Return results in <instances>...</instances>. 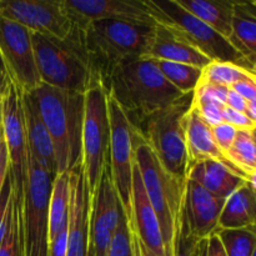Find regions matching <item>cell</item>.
<instances>
[{
  "mask_svg": "<svg viewBox=\"0 0 256 256\" xmlns=\"http://www.w3.org/2000/svg\"><path fill=\"white\" fill-rule=\"evenodd\" d=\"M105 88L134 126L185 95L162 76L154 62L146 59L126 60L115 65L108 75Z\"/></svg>",
  "mask_w": 256,
  "mask_h": 256,
  "instance_id": "cell-1",
  "label": "cell"
},
{
  "mask_svg": "<svg viewBox=\"0 0 256 256\" xmlns=\"http://www.w3.org/2000/svg\"><path fill=\"white\" fill-rule=\"evenodd\" d=\"M30 94L52 139L56 174L70 172L82 160V130L85 94L58 89L44 82Z\"/></svg>",
  "mask_w": 256,
  "mask_h": 256,
  "instance_id": "cell-2",
  "label": "cell"
},
{
  "mask_svg": "<svg viewBox=\"0 0 256 256\" xmlns=\"http://www.w3.org/2000/svg\"><path fill=\"white\" fill-rule=\"evenodd\" d=\"M154 26L120 20H99L88 24L82 32L89 55L90 76L96 75L105 85L115 65L144 58L152 44Z\"/></svg>",
  "mask_w": 256,
  "mask_h": 256,
  "instance_id": "cell-3",
  "label": "cell"
},
{
  "mask_svg": "<svg viewBox=\"0 0 256 256\" xmlns=\"http://www.w3.org/2000/svg\"><path fill=\"white\" fill-rule=\"evenodd\" d=\"M32 42L42 82L85 94L90 82V62L82 29L72 25L64 39L32 32Z\"/></svg>",
  "mask_w": 256,
  "mask_h": 256,
  "instance_id": "cell-4",
  "label": "cell"
},
{
  "mask_svg": "<svg viewBox=\"0 0 256 256\" xmlns=\"http://www.w3.org/2000/svg\"><path fill=\"white\" fill-rule=\"evenodd\" d=\"M134 162L159 222L165 255L174 256V242L182 220L185 184L165 170L142 136L135 148Z\"/></svg>",
  "mask_w": 256,
  "mask_h": 256,
  "instance_id": "cell-5",
  "label": "cell"
},
{
  "mask_svg": "<svg viewBox=\"0 0 256 256\" xmlns=\"http://www.w3.org/2000/svg\"><path fill=\"white\" fill-rule=\"evenodd\" d=\"M192 92L185 94L169 106L145 116L135 126L165 170L184 184L189 166L184 118L192 106Z\"/></svg>",
  "mask_w": 256,
  "mask_h": 256,
  "instance_id": "cell-6",
  "label": "cell"
},
{
  "mask_svg": "<svg viewBox=\"0 0 256 256\" xmlns=\"http://www.w3.org/2000/svg\"><path fill=\"white\" fill-rule=\"evenodd\" d=\"M110 122L108 92L102 80L90 76L85 92L84 119L82 130V154L90 198L96 189L102 172L109 165Z\"/></svg>",
  "mask_w": 256,
  "mask_h": 256,
  "instance_id": "cell-7",
  "label": "cell"
},
{
  "mask_svg": "<svg viewBox=\"0 0 256 256\" xmlns=\"http://www.w3.org/2000/svg\"><path fill=\"white\" fill-rule=\"evenodd\" d=\"M152 2L162 14V22L169 24L182 39L199 50L210 62H232L255 72V64L238 52L229 39L220 35L188 10L182 9L175 0Z\"/></svg>",
  "mask_w": 256,
  "mask_h": 256,
  "instance_id": "cell-8",
  "label": "cell"
},
{
  "mask_svg": "<svg viewBox=\"0 0 256 256\" xmlns=\"http://www.w3.org/2000/svg\"><path fill=\"white\" fill-rule=\"evenodd\" d=\"M54 178L29 152V172L22 220L24 256H48L49 252V202Z\"/></svg>",
  "mask_w": 256,
  "mask_h": 256,
  "instance_id": "cell-9",
  "label": "cell"
},
{
  "mask_svg": "<svg viewBox=\"0 0 256 256\" xmlns=\"http://www.w3.org/2000/svg\"><path fill=\"white\" fill-rule=\"evenodd\" d=\"M2 132L9 162V179L22 230L25 190L29 172V148L22 119V92L10 82L2 96Z\"/></svg>",
  "mask_w": 256,
  "mask_h": 256,
  "instance_id": "cell-10",
  "label": "cell"
},
{
  "mask_svg": "<svg viewBox=\"0 0 256 256\" xmlns=\"http://www.w3.org/2000/svg\"><path fill=\"white\" fill-rule=\"evenodd\" d=\"M110 122L109 165L112 182L128 222L132 219V184L135 148L140 140L139 130L134 126L116 102L108 94Z\"/></svg>",
  "mask_w": 256,
  "mask_h": 256,
  "instance_id": "cell-11",
  "label": "cell"
},
{
  "mask_svg": "<svg viewBox=\"0 0 256 256\" xmlns=\"http://www.w3.org/2000/svg\"><path fill=\"white\" fill-rule=\"evenodd\" d=\"M0 59L9 82L20 92H32L40 84L32 32L0 16Z\"/></svg>",
  "mask_w": 256,
  "mask_h": 256,
  "instance_id": "cell-12",
  "label": "cell"
},
{
  "mask_svg": "<svg viewBox=\"0 0 256 256\" xmlns=\"http://www.w3.org/2000/svg\"><path fill=\"white\" fill-rule=\"evenodd\" d=\"M72 25L84 30L99 20H120L155 25L162 15L152 0H62Z\"/></svg>",
  "mask_w": 256,
  "mask_h": 256,
  "instance_id": "cell-13",
  "label": "cell"
},
{
  "mask_svg": "<svg viewBox=\"0 0 256 256\" xmlns=\"http://www.w3.org/2000/svg\"><path fill=\"white\" fill-rule=\"evenodd\" d=\"M0 16L58 39L66 38L72 28L62 0H0Z\"/></svg>",
  "mask_w": 256,
  "mask_h": 256,
  "instance_id": "cell-14",
  "label": "cell"
},
{
  "mask_svg": "<svg viewBox=\"0 0 256 256\" xmlns=\"http://www.w3.org/2000/svg\"><path fill=\"white\" fill-rule=\"evenodd\" d=\"M122 212H124L112 182L110 165H108L102 172L96 189L90 198L89 246L94 249L96 256H106Z\"/></svg>",
  "mask_w": 256,
  "mask_h": 256,
  "instance_id": "cell-15",
  "label": "cell"
},
{
  "mask_svg": "<svg viewBox=\"0 0 256 256\" xmlns=\"http://www.w3.org/2000/svg\"><path fill=\"white\" fill-rule=\"evenodd\" d=\"M90 192L82 160L70 170L66 256H86L89 248Z\"/></svg>",
  "mask_w": 256,
  "mask_h": 256,
  "instance_id": "cell-16",
  "label": "cell"
},
{
  "mask_svg": "<svg viewBox=\"0 0 256 256\" xmlns=\"http://www.w3.org/2000/svg\"><path fill=\"white\" fill-rule=\"evenodd\" d=\"M226 200L219 199L192 180L186 179L182 199V222L188 232L204 240L218 230L219 218Z\"/></svg>",
  "mask_w": 256,
  "mask_h": 256,
  "instance_id": "cell-17",
  "label": "cell"
},
{
  "mask_svg": "<svg viewBox=\"0 0 256 256\" xmlns=\"http://www.w3.org/2000/svg\"><path fill=\"white\" fill-rule=\"evenodd\" d=\"M140 244L155 256L165 255L159 222L145 192L136 164H132V219L128 222Z\"/></svg>",
  "mask_w": 256,
  "mask_h": 256,
  "instance_id": "cell-18",
  "label": "cell"
},
{
  "mask_svg": "<svg viewBox=\"0 0 256 256\" xmlns=\"http://www.w3.org/2000/svg\"><path fill=\"white\" fill-rule=\"evenodd\" d=\"M184 130L188 160H189L188 170H189L190 166L198 164V162L212 160V162H220L224 166H226L228 169H230L232 172L242 176L246 182H250L239 169H236L230 162L226 155L222 154V150L215 144L212 128L199 116V114L192 106H190L189 112H186L184 118ZM252 182H255V180H252Z\"/></svg>",
  "mask_w": 256,
  "mask_h": 256,
  "instance_id": "cell-19",
  "label": "cell"
},
{
  "mask_svg": "<svg viewBox=\"0 0 256 256\" xmlns=\"http://www.w3.org/2000/svg\"><path fill=\"white\" fill-rule=\"evenodd\" d=\"M142 59L182 62L200 69H204L210 62L205 55L182 39L169 24L164 22L155 24L152 44Z\"/></svg>",
  "mask_w": 256,
  "mask_h": 256,
  "instance_id": "cell-20",
  "label": "cell"
},
{
  "mask_svg": "<svg viewBox=\"0 0 256 256\" xmlns=\"http://www.w3.org/2000/svg\"><path fill=\"white\" fill-rule=\"evenodd\" d=\"M22 108L29 152L40 166L52 176H56V162L52 139L30 92H22Z\"/></svg>",
  "mask_w": 256,
  "mask_h": 256,
  "instance_id": "cell-21",
  "label": "cell"
},
{
  "mask_svg": "<svg viewBox=\"0 0 256 256\" xmlns=\"http://www.w3.org/2000/svg\"><path fill=\"white\" fill-rule=\"evenodd\" d=\"M188 179L199 184L214 196L224 200L246 182V180L226 166L212 160L198 162L190 166L188 170Z\"/></svg>",
  "mask_w": 256,
  "mask_h": 256,
  "instance_id": "cell-22",
  "label": "cell"
},
{
  "mask_svg": "<svg viewBox=\"0 0 256 256\" xmlns=\"http://www.w3.org/2000/svg\"><path fill=\"white\" fill-rule=\"evenodd\" d=\"M256 194L255 182H246L232 192L225 202L219 218L218 230H255Z\"/></svg>",
  "mask_w": 256,
  "mask_h": 256,
  "instance_id": "cell-23",
  "label": "cell"
},
{
  "mask_svg": "<svg viewBox=\"0 0 256 256\" xmlns=\"http://www.w3.org/2000/svg\"><path fill=\"white\" fill-rule=\"evenodd\" d=\"M229 42L250 62L256 58V4L255 2H232V35Z\"/></svg>",
  "mask_w": 256,
  "mask_h": 256,
  "instance_id": "cell-24",
  "label": "cell"
},
{
  "mask_svg": "<svg viewBox=\"0 0 256 256\" xmlns=\"http://www.w3.org/2000/svg\"><path fill=\"white\" fill-rule=\"evenodd\" d=\"M182 9L196 16L212 29L229 39L232 35V2H208V0H175Z\"/></svg>",
  "mask_w": 256,
  "mask_h": 256,
  "instance_id": "cell-25",
  "label": "cell"
},
{
  "mask_svg": "<svg viewBox=\"0 0 256 256\" xmlns=\"http://www.w3.org/2000/svg\"><path fill=\"white\" fill-rule=\"evenodd\" d=\"M70 204V172L56 174L49 202V242L68 226Z\"/></svg>",
  "mask_w": 256,
  "mask_h": 256,
  "instance_id": "cell-26",
  "label": "cell"
},
{
  "mask_svg": "<svg viewBox=\"0 0 256 256\" xmlns=\"http://www.w3.org/2000/svg\"><path fill=\"white\" fill-rule=\"evenodd\" d=\"M226 158L248 180L252 182L256 175L255 132H238L234 144L228 152Z\"/></svg>",
  "mask_w": 256,
  "mask_h": 256,
  "instance_id": "cell-27",
  "label": "cell"
},
{
  "mask_svg": "<svg viewBox=\"0 0 256 256\" xmlns=\"http://www.w3.org/2000/svg\"><path fill=\"white\" fill-rule=\"evenodd\" d=\"M156 65L162 76L182 94H189L195 90L202 78V69L182 62L152 60Z\"/></svg>",
  "mask_w": 256,
  "mask_h": 256,
  "instance_id": "cell-28",
  "label": "cell"
},
{
  "mask_svg": "<svg viewBox=\"0 0 256 256\" xmlns=\"http://www.w3.org/2000/svg\"><path fill=\"white\" fill-rule=\"evenodd\" d=\"M202 80L230 88L232 84L242 80H256L254 72L244 69L239 65L224 62H210L202 69Z\"/></svg>",
  "mask_w": 256,
  "mask_h": 256,
  "instance_id": "cell-29",
  "label": "cell"
},
{
  "mask_svg": "<svg viewBox=\"0 0 256 256\" xmlns=\"http://www.w3.org/2000/svg\"><path fill=\"white\" fill-rule=\"evenodd\" d=\"M216 234L226 256H254L256 254L255 230L219 229Z\"/></svg>",
  "mask_w": 256,
  "mask_h": 256,
  "instance_id": "cell-30",
  "label": "cell"
},
{
  "mask_svg": "<svg viewBox=\"0 0 256 256\" xmlns=\"http://www.w3.org/2000/svg\"><path fill=\"white\" fill-rule=\"evenodd\" d=\"M0 256H24L22 230L12 196L5 232L0 240Z\"/></svg>",
  "mask_w": 256,
  "mask_h": 256,
  "instance_id": "cell-31",
  "label": "cell"
},
{
  "mask_svg": "<svg viewBox=\"0 0 256 256\" xmlns=\"http://www.w3.org/2000/svg\"><path fill=\"white\" fill-rule=\"evenodd\" d=\"M106 256H134L132 230H130L124 212L120 216L119 225H118L116 230H115L114 235H112Z\"/></svg>",
  "mask_w": 256,
  "mask_h": 256,
  "instance_id": "cell-32",
  "label": "cell"
},
{
  "mask_svg": "<svg viewBox=\"0 0 256 256\" xmlns=\"http://www.w3.org/2000/svg\"><path fill=\"white\" fill-rule=\"evenodd\" d=\"M174 256H202V240L192 236L182 220L175 236Z\"/></svg>",
  "mask_w": 256,
  "mask_h": 256,
  "instance_id": "cell-33",
  "label": "cell"
},
{
  "mask_svg": "<svg viewBox=\"0 0 256 256\" xmlns=\"http://www.w3.org/2000/svg\"><path fill=\"white\" fill-rule=\"evenodd\" d=\"M212 138H214L215 144L218 145L222 152L224 155L228 154V152L230 150V148L234 144V140L236 138L238 130L235 128H232V125L225 124V122H222V124L216 125V126L212 128Z\"/></svg>",
  "mask_w": 256,
  "mask_h": 256,
  "instance_id": "cell-34",
  "label": "cell"
},
{
  "mask_svg": "<svg viewBox=\"0 0 256 256\" xmlns=\"http://www.w3.org/2000/svg\"><path fill=\"white\" fill-rule=\"evenodd\" d=\"M222 122L232 125L238 132H255V122L249 119L244 112H235L230 108L225 106L222 112Z\"/></svg>",
  "mask_w": 256,
  "mask_h": 256,
  "instance_id": "cell-35",
  "label": "cell"
},
{
  "mask_svg": "<svg viewBox=\"0 0 256 256\" xmlns=\"http://www.w3.org/2000/svg\"><path fill=\"white\" fill-rule=\"evenodd\" d=\"M12 185H10L9 172L5 179L4 186H2V192H0V240H2V235L5 232V228H6L8 216H9L10 205H12Z\"/></svg>",
  "mask_w": 256,
  "mask_h": 256,
  "instance_id": "cell-36",
  "label": "cell"
},
{
  "mask_svg": "<svg viewBox=\"0 0 256 256\" xmlns=\"http://www.w3.org/2000/svg\"><path fill=\"white\" fill-rule=\"evenodd\" d=\"M229 89L244 98L248 102H256V80H242L232 84Z\"/></svg>",
  "mask_w": 256,
  "mask_h": 256,
  "instance_id": "cell-37",
  "label": "cell"
},
{
  "mask_svg": "<svg viewBox=\"0 0 256 256\" xmlns=\"http://www.w3.org/2000/svg\"><path fill=\"white\" fill-rule=\"evenodd\" d=\"M202 256H226L216 232L202 240Z\"/></svg>",
  "mask_w": 256,
  "mask_h": 256,
  "instance_id": "cell-38",
  "label": "cell"
},
{
  "mask_svg": "<svg viewBox=\"0 0 256 256\" xmlns=\"http://www.w3.org/2000/svg\"><path fill=\"white\" fill-rule=\"evenodd\" d=\"M68 242V226L62 229L52 242H49V252L48 256H66Z\"/></svg>",
  "mask_w": 256,
  "mask_h": 256,
  "instance_id": "cell-39",
  "label": "cell"
},
{
  "mask_svg": "<svg viewBox=\"0 0 256 256\" xmlns=\"http://www.w3.org/2000/svg\"><path fill=\"white\" fill-rule=\"evenodd\" d=\"M225 105H226L228 108H230V109L235 110V112H244V114H245V112H246L248 102L244 99V98L240 96L239 94H236V92L229 89V92H228Z\"/></svg>",
  "mask_w": 256,
  "mask_h": 256,
  "instance_id": "cell-40",
  "label": "cell"
},
{
  "mask_svg": "<svg viewBox=\"0 0 256 256\" xmlns=\"http://www.w3.org/2000/svg\"><path fill=\"white\" fill-rule=\"evenodd\" d=\"M9 172V162H8V152L6 145H5L4 138L0 140V192L4 186L5 179Z\"/></svg>",
  "mask_w": 256,
  "mask_h": 256,
  "instance_id": "cell-41",
  "label": "cell"
},
{
  "mask_svg": "<svg viewBox=\"0 0 256 256\" xmlns=\"http://www.w3.org/2000/svg\"><path fill=\"white\" fill-rule=\"evenodd\" d=\"M10 82L9 78H8L6 72L4 69V65H2V59H0V98L4 96V94L6 92L8 86H9Z\"/></svg>",
  "mask_w": 256,
  "mask_h": 256,
  "instance_id": "cell-42",
  "label": "cell"
},
{
  "mask_svg": "<svg viewBox=\"0 0 256 256\" xmlns=\"http://www.w3.org/2000/svg\"><path fill=\"white\" fill-rule=\"evenodd\" d=\"M132 250H134V256H142L139 242H138L136 236H135V234L132 232Z\"/></svg>",
  "mask_w": 256,
  "mask_h": 256,
  "instance_id": "cell-43",
  "label": "cell"
},
{
  "mask_svg": "<svg viewBox=\"0 0 256 256\" xmlns=\"http://www.w3.org/2000/svg\"><path fill=\"white\" fill-rule=\"evenodd\" d=\"M4 138L2 132V98H0V140Z\"/></svg>",
  "mask_w": 256,
  "mask_h": 256,
  "instance_id": "cell-44",
  "label": "cell"
},
{
  "mask_svg": "<svg viewBox=\"0 0 256 256\" xmlns=\"http://www.w3.org/2000/svg\"><path fill=\"white\" fill-rule=\"evenodd\" d=\"M135 236H136V235H135ZM136 239H138V238H136ZM138 242H139V240H138ZM139 246H140V252H142V256H155V255H152V252H148V250L145 249V248L142 246V245L140 244V242H139Z\"/></svg>",
  "mask_w": 256,
  "mask_h": 256,
  "instance_id": "cell-45",
  "label": "cell"
},
{
  "mask_svg": "<svg viewBox=\"0 0 256 256\" xmlns=\"http://www.w3.org/2000/svg\"><path fill=\"white\" fill-rule=\"evenodd\" d=\"M86 256H96L95 255V252H94V249H92V246H89L88 248V255Z\"/></svg>",
  "mask_w": 256,
  "mask_h": 256,
  "instance_id": "cell-46",
  "label": "cell"
},
{
  "mask_svg": "<svg viewBox=\"0 0 256 256\" xmlns=\"http://www.w3.org/2000/svg\"><path fill=\"white\" fill-rule=\"evenodd\" d=\"M254 256H256V254H255V255H254Z\"/></svg>",
  "mask_w": 256,
  "mask_h": 256,
  "instance_id": "cell-47",
  "label": "cell"
}]
</instances>
